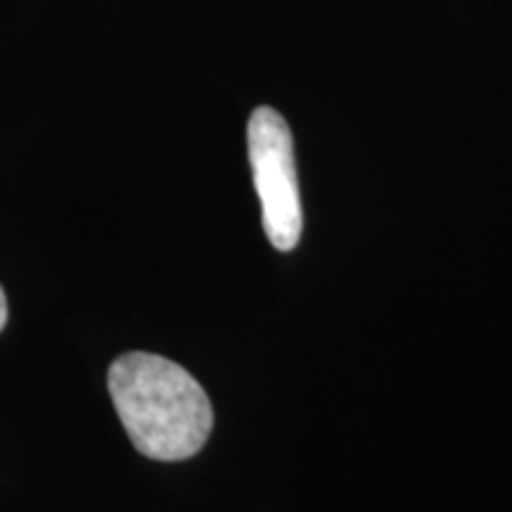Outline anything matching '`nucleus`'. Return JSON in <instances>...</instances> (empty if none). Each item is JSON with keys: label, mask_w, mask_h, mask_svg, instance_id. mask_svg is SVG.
<instances>
[{"label": "nucleus", "mask_w": 512, "mask_h": 512, "mask_svg": "<svg viewBox=\"0 0 512 512\" xmlns=\"http://www.w3.org/2000/svg\"><path fill=\"white\" fill-rule=\"evenodd\" d=\"M107 387L128 439L143 456L176 463L207 444L214 408L202 384L178 363L131 351L112 363Z\"/></svg>", "instance_id": "nucleus-1"}, {"label": "nucleus", "mask_w": 512, "mask_h": 512, "mask_svg": "<svg viewBox=\"0 0 512 512\" xmlns=\"http://www.w3.org/2000/svg\"><path fill=\"white\" fill-rule=\"evenodd\" d=\"M247 147L261 202V223L271 245L280 252H290L302 238L304 214L292 131L283 114L273 107H256L249 117Z\"/></svg>", "instance_id": "nucleus-2"}, {"label": "nucleus", "mask_w": 512, "mask_h": 512, "mask_svg": "<svg viewBox=\"0 0 512 512\" xmlns=\"http://www.w3.org/2000/svg\"><path fill=\"white\" fill-rule=\"evenodd\" d=\"M5 323H8V299H5L3 287H0V330L5 328Z\"/></svg>", "instance_id": "nucleus-3"}]
</instances>
